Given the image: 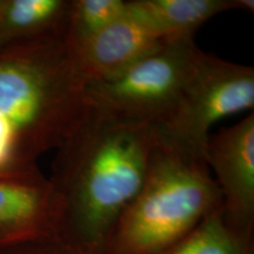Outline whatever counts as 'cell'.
<instances>
[{
    "mask_svg": "<svg viewBox=\"0 0 254 254\" xmlns=\"http://www.w3.org/2000/svg\"><path fill=\"white\" fill-rule=\"evenodd\" d=\"M158 32L133 15L126 14L104 28L80 49L72 51L85 82L107 79L125 71L166 44Z\"/></svg>",
    "mask_w": 254,
    "mask_h": 254,
    "instance_id": "cell-7",
    "label": "cell"
},
{
    "mask_svg": "<svg viewBox=\"0 0 254 254\" xmlns=\"http://www.w3.org/2000/svg\"><path fill=\"white\" fill-rule=\"evenodd\" d=\"M204 158L215 174L221 212L234 231L250 239L254 215V114L209 135Z\"/></svg>",
    "mask_w": 254,
    "mask_h": 254,
    "instance_id": "cell-6",
    "label": "cell"
},
{
    "mask_svg": "<svg viewBox=\"0 0 254 254\" xmlns=\"http://www.w3.org/2000/svg\"><path fill=\"white\" fill-rule=\"evenodd\" d=\"M55 238L52 187L41 174L0 178V245Z\"/></svg>",
    "mask_w": 254,
    "mask_h": 254,
    "instance_id": "cell-8",
    "label": "cell"
},
{
    "mask_svg": "<svg viewBox=\"0 0 254 254\" xmlns=\"http://www.w3.org/2000/svg\"><path fill=\"white\" fill-rule=\"evenodd\" d=\"M40 254H81V253L75 252V251L71 250L69 247L65 246L64 244L60 243V241L55 239L53 240V245L44 249V251Z\"/></svg>",
    "mask_w": 254,
    "mask_h": 254,
    "instance_id": "cell-13",
    "label": "cell"
},
{
    "mask_svg": "<svg viewBox=\"0 0 254 254\" xmlns=\"http://www.w3.org/2000/svg\"><path fill=\"white\" fill-rule=\"evenodd\" d=\"M84 78L63 37L0 49V122L17 140L21 163L58 150L90 105Z\"/></svg>",
    "mask_w": 254,
    "mask_h": 254,
    "instance_id": "cell-2",
    "label": "cell"
},
{
    "mask_svg": "<svg viewBox=\"0 0 254 254\" xmlns=\"http://www.w3.org/2000/svg\"><path fill=\"white\" fill-rule=\"evenodd\" d=\"M71 0H1L0 49L63 37Z\"/></svg>",
    "mask_w": 254,
    "mask_h": 254,
    "instance_id": "cell-10",
    "label": "cell"
},
{
    "mask_svg": "<svg viewBox=\"0 0 254 254\" xmlns=\"http://www.w3.org/2000/svg\"><path fill=\"white\" fill-rule=\"evenodd\" d=\"M253 8V0H128V11L167 41L194 38L206 21L222 12Z\"/></svg>",
    "mask_w": 254,
    "mask_h": 254,
    "instance_id": "cell-9",
    "label": "cell"
},
{
    "mask_svg": "<svg viewBox=\"0 0 254 254\" xmlns=\"http://www.w3.org/2000/svg\"><path fill=\"white\" fill-rule=\"evenodd\" d=\"M127 12V0H71L64 40L75 51Z\"/></svg>",
    "mask_w": 254,
    "mask_h": 254,
    "instance_id": "cell-12",
    "label": "cell"
},
{
    "mask_svg": "<svg viewBox=\"0 0 254 254\" xmlns=\"http://www.w3.org/2000/svg\"><path fill=\"white\" fill-rule=\"evenodd\" d=\"M253 107V67L200 51L177 106L155 129L180 150L204 158L211 127L228 116L252 112Z\"/></svg>",
    "mask_w": 254,
    "mask_h": 254,
    "instance_id": "cell-5",
    "label": "cell"
},
{
    "mask_svg": "<svg viewBox=\"0 0 254 254\" xmlns=\"http://www.w3.org/2000/svg\"><path fill=\"white\" fill-rule=\"evenodd\" d=\"M200 50L194 38L171 40L114 77L85 84L91 107L158 127L182 97Z\"/></svg>",
    "mask_w": 254,
    "mask_h": 254,
    "instance_id": "cell-4",
    "label": "cell"
},
{
    "mask_svg": "<svg viewBox=\"0 0 254 254\" xmlns=\"http://www.w3.org/2000/svg\"><path fill=\"white\" fill-rule=\"evenodd\" d=\"M218 208L221 194L205 159L157 132L140 189L114 225L105 254L161 253Z\"/></svg>",
    "mask_w": 254,
    "mask_h": 254,
    "instance_id": "cell-3",
    "label": "cell"
},
{
    "mask_svg": "<svg viewBox=\"0 0 254 254\" xmlns=\"http://www.w3.org/2000/svg\"><path fill=\"white\" fill-rule=\"evenodd\" d=\"M155 127L88 107L57 150L49 179L55 239L81 254H105L114 225L144 180Z\"/></svg>",
    "mask_w": 254,
    "mask_h": 254,
    "instance_id": "cell-1",
    "label": "cell"
},
{
    "mask_svg": "<svg viewBox=\"0 0 254 254\" xmlns=\"http://www.w3.org/2000/svg\"><path fill=\"white\" fill-rule=\"evenodd\" d=\"M250 239L225 221L221 208L206 215L183 239L159 254H249Z\"/></svg>",
    "mask_w": 254,
    "mask_h": 254,
    "instance_id": "cell-11",
    "label": "cell"
}]
</instances>
